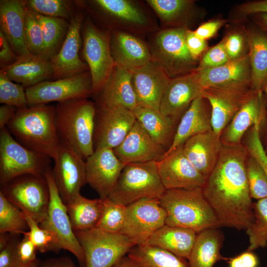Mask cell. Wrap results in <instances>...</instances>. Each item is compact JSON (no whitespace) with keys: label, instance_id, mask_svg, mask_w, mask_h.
I'll list each match as a JSON object with an SVG mask.
<instances>
[{"label":"cell","instance_id":"obj_1","mask_svg":"<svg viewBox=\"0 0 267 267\" xmlns=\"http://www.w3.org/2000/svg\"><path fill=\"white\" fill-rule=\"evenodd\" d=\"M248 155L241 143H222L217 164L202 187L221 226L246 230L254 221L246 173Z\"/></svg>","mask_w":267,"mask_h":267},{"label":"cell","instance_id":"obj_2","mask_svg":"<svg viewBox=\"0 0 267 267\" xmlns=\"http://www.w3.org/2000/svg\"><path fill=\"white\" fill-rule=\"evenodd\" d=\"M26 147L54 159L61 145L55 106L38 104L18 109L6 127Z\"/></svg>","mask_w":267,"mask_h":267},{"label":"cell","instance_id":"obj_3","mask_svg":"<svg viewBox=\"0 0 267 267\" xmlns=\"http://www.w3.org/2000/svg\"><path fill=\"white\" fill-rule=\"evenodd\" d=\"M55 109L61 144L86 159L94 151L95 105L87 98H81L58 102Z\"/></svg>","mask_w":267,"mask_h":267},{"label":"cell","instance_id":"obj_4","mask_svg":"<svg viewBox=\"0 0 267 267\" xmlns=\"http://www.w3.org/2000/svg\"><path fill=\"white\" fill-rule=\"evenodd\" d=\"M159 201L166 213L167 225L189 229L196 233L221 226L202 187L166 189Z\"/></svg>","mask_w":267,"mask_h":267},{"label":"cell","instance_id":"obj_5","mask_svg":"<svg viewBox=\"0 0 267 267\" xmlns=\"http://www.w3.org/2000/svg\"><path fill=\"white\" fill-rule=\"evenodd\" d=\"M157 161L126 164L108 196L125 206L143 199H159L165 191Z\"/></svg>","mask_w":267,"mask_h":267},{"label":"cell","instance_id":"obj_6","mask_svg":"<svg viewBox=\"0 0 267 267\" xmlns=\"http://www.w3.org/2000/svg\"><path fill=\"white\" fill-rule=\"evenodd\" d=\"M188 28L163 29L158 31L148 44L152 60L173 79L196 71L199 60L192 58L186 47L185 35Z\"/></svg>","mask_w":267,"mask_h":267},{"label":"cell","instance_id":"obj_7","mask_svg":"<svg viewBox=\"0 0 267 267\" xmlns=\"http://www.w3.org/2000/svg\"><path fill=\"white\" fill-rule=\"evenodd\" d=\"M51 159L21 144L6 127L0 130V186L24 175L44 176Z\"/></svg>","mask_w":267,"mask_h":267},{"label":"cell","instance_id":"obj_8","mask_svg":"<svg viewBox=\"0 0 267 267\" xmlns=\"http://www.w3.org/2000/svg\"><path fill=\"white\" fill-rule=\"evenodd\" d=\"M74 232L84 251V267H112L135 246L121 233L96 227Z\"/></svg>","mask_w":267,"mask_h":267},{"label":"cell","instance_id":"obj_9","mask_svg":"<svg viewBox=\"0 0 267 267\" xmlns=\"http://www.w3.org/2000/svg\"><path fill=\"white\" fill-rule=\"evenodd\" d=\"M0 191L10 203L38 223L46 219L50 195L44 175L17 177L0 186Z\"/></svg>","mask_w":267,"mask_h":267},{"label":"cell","instance_id":"obj_10","mask_svg":"<svg viewBox=\"0 0 267 267\" xmlns=\"http://www.w3.org/2000/svg\"><path fill=\"white\" fill-rule=\"evenodd\" d=\"M83 54L92 80V94H99L116 65L110 47V30H102L89 20L83 24Z\"/></svg>","mask_w":267,"mask_h":267},{"label":"cell","instance_id":"obj_11","mask_svg":"<svg viewBox=\"0 0 267 267\" xmlns=\"http://www.w3.org/2000/svg\"><path fill=\"white\" fill-rule=\"evenodd\" d=\"M29 106L81 98L92 94L89 71L52 81H45L25 89Z\"/></svg>","mask_w":267,"mask_h":267},{"label":"cell","instance_id":"obj_12","mask_svg":"<svg viewBox=\"0 0 267 267\" xmlns=\"http://www.w3.org/2000/svg\"><path fill=\"white\" fill-rule=\"evenodd\" d=\"M127 207L126 219L120 233L135 245L144 244L166 224V213L159 199H143Z\"/></svg>","mask_w":267,"mask_h":267},{"label":"cell","instance_id":"obj_13","mask_svg":"<svg viewBox=\"0 0 267 267\" xmlns=\"http://www.w3.org/2000/svg\"><path fill=\"white\" fill-rule=\"evenodd\" d=\"M50 195V201L46 219L40 225L52 231L58 238L62 249L70 252L84 267L85 255L68 216L67 207L63 202L55 185L51 168L45 173Z\"/></svg>","mask_w":267,"mask_h":267},{"label":"cell","instance_id":"obj_14","mask_svg":"<svg viewBox=\"0 0 267 267\" xmlns=\"http://www.w3.org/2000/svg\"><path fill=\"white\" fill-rule=\"evenodd\" d=\"M136 121L134 112L122 107L96 108L93 135L94 150L113 149L125 138Z\"/></svg>","mask_w":267,"mask_h":267},{"label":"cell","instance_id":"obj_15","mask_svg":"<svg viewBox=\"0 0 267 267\" xmlns=\"http://www.w3.org/2000/svg\"><path fill=\"white\" fill-rule=\"evenodd\" d=\"M52 175L63 202L66 205L80 194L86 183L85 161L74 151L61 144Z\"/></svg>","mask_w":267,"mask_h":267},{"label":"cell","instance_id":"obj_16","mask_svg":"<svg viewBox=\"0 0 267 267\" xmlns=\"http://www.w3.org/2000/svg\"><path fill=\"white\" fill-rule=\"evenodd\" d=\"M125 165L113 149H95L85 161L86 183L96 191L99 198H108Z\"/></svg>","mask_w":267,"mask_h":267},{"label":"cell","instance_id":"obj_17","mask_svg":"<svg viewBox=\"0 0 267 267\" xmlns=\"http://www.w3.org/2000/svg\"><path fill=\"white\" fill-rule=\"evenodd\" d=\"M68 31L59 51L50 60L53 78L58 80L88 71L87 64L80 58L81 30L83 16L80 13L71 16Z\"/></svg>","mask_w":267,"mask_h":267},{"label":"cell","instance_id":"obj_18","mask_svg":"<svg viewBox=\"0 0 267 267\" xmlns=\"http://www.w3.org/2000/svg\"><path fill=\"white\" fill-rule=\"evenodd\" d=\"M95 7L118 27L133 34L153 31L156 27L148 14L137 2L130 0H95Z\"/></svg>","mask_w":267,"mask_h":267},{"label":"cell","instance_id":"obj_19","mask_svg":"<svg viewBox=\"0 0 267 267\" xmlns=\"http://www.w3.org/2000/svg\"><path fill=\"white\" fill-rule=\"evenodd\" d=\"M255 91L252 89H204L202 96L208 101L211 107L213 132L221 137L235 115Z\"/></svg>","mask_w":267,"mask_h":267},{"label":"cell","instance_id":"obj_20","mask_svg":"<svg viewBox=\"0 0 267 267\" xmlns=\"http://www.w3.org/2000/svg\"><path fill=\"white\" fill-rule=\"evenodd\" d=\"M159 175L165 189L203 187L206 178L185 155L182 145L157 162Z\"/></svg>","mask_w":267,"mask_h":267},{"label":"cell","instance_id":"obj_21","mask_svg":"<svg viewBox=\"0 0 267 267\" xmlns=\"http://www.w3.org/2000/svg\"><path fill=\"white\" fill-rule=\"evenodd\" d=\"M203 89H233L251 88V72L248 54L214 68L195 71Z\"/></svg>","mask_w":267,"mask_h":267},{"label":"cell","instance_id":"obj_22","mask_svg":"<svg viewBox=\"0 0 267 267\" xmlns=\"http://www.w3.org/2000/svg\"><path fill=\"white\" fill-rule=\"evenodd\" d=\"M132 72V85L138 106L160 111L163 95L171 78L153 60Z\"/></svg>","mask_w":267,"mask_h":267},{"label":"cell","instance_id":"obj_23","mask_svg":"<svg viewBox=\"0 0 267 267\" xmlns=\"http://www.w3.org/2000/svg\"><path fill=\"white\" fill-rule=\"evenodd\" d=\"M203 91L195 72L171 79L163 95L159 111L176 121L195 99L202 96Z\"/></svg>","mask_w":267,"mask_h":267},{"label":"cell","instance_id":"obj_24","mask_svg":"<svg viewBox=\"0 0 267 267\" xmlns=\"http://www.w3.org/2000/svg\"><path fill=\"white\" fill-rule=\"evenodd\" d=\"M113 150L125 164L157 162L163 158L166 152L137 120L123 142Z\"/></svg>","mask_w":267,"mask_h":267},{"label":"cell","instance_id":"obj_25","mask_svg":"<svg viewBox=\"0 0 267 267\" xmlns=\"http://www.w3.org/2000/svg\"><path fill=\"white\" fill-rule=\"evenodd\" d=\"M110 31L111 54L116 66L133 72L152 60L148 44L139 37L127 32Z\"/></svg>","mask_w":267,"mask_h":267},{"label":"cell","instance_id":"obj_26","mask_svg":"<svg viewBox=\"0 0 267 267\" xmlns=\"http://www.w3.org/2000/svg\"><path fill=\"white\" fill-rule=\"evenodd\" d=\"M222 147L221 137L213 131L193 135L182 145L187 158L206 178L216 166Z\"/></svg>","mask_w":267,"mask_h":267},{"label":"cell","instance_id":"obj_27","mask_svg":"<svg viewBox=\"0 0 267 267\" xmlns=\"http://www.w3.org/2000/svg\"><path fill=\"white\" fill-rule=\"evenodd\" d=\"M26 1H0V30L18 57L30 54L25 39Z\"/></svg>","mask_w":267,"mask_h":267},{"label":"cell","instance_id":"obj_28","mask_svg":"<svg viewBox=\"0 0 267 267\" xmlns=\"http://www.w3.org/2000/svg\"><path fill=\"white\" fill-rule=\"evenodd\" d=\"M132 77V72L116 65L99 94V106L122 107L134 111L138 105Z\"/></svg>","mask_w":267,"mask_h":267},{"label":"cell","instance_id":"obj_29","mask_svg":"<svg viewBox=\"0 0 267 267\" xmlns=\"http://www.w3.org/2000/svg\"><path fill=\"white\" fill-rule=\"evenodd\" d=\"M0 72L26 89L53 77L50 61L31 53L18 57L14 63L1 69Z\"/></svg>","mask_w":267,"mask_h":267},{"label":"cell","instance_id":"obj_30","mask_svg":"<svg viewBox=\"0 0 267 267\" xmlns=\"http://www.w3.org/2000/svg\"><path fill=\"white\" fill-rule=\"evenodd\" d=\"M205 100L203 96L195 99L181 116L173 142L164 157L181 146L192 136L212 131L211 116L208 113Z\"/></svg>","mask_w":267,"mask_h":267},{"label":"cell","instance_id":"obj_31","mask_svg":"<svg viewBox=\"0 0 267 267\" xmlns=\"http://www.w3.org/2000/svg\"><path fill=\"white\" fill-rule=\"evenodd\" d=\"M263 92L256 91L235 115L221 135L222 143L240 144L245 133L260 122L265 111Z\"/></svg>","mask_w":267,"mask_h":267},{"label":"cell","instance_id":"obj_32","mask_svg":"<svg viewBox=\"0 0 267 267\" xmlns=\"http://www.w3.org/2000/svg\"><path fill=\"white\" fill-rule=\"evenodd\" d=\"M197 233L189 229L167 224L154 232L145 244L168 251L188 260Z\"/></svg>","mask_w":267,"mask_h":267},{"label":"cell","instance_id":"obj_33","mask_svg":"<svg viewBox=\"0 0 267 267\" xmlns=\"http://www.w3.org/2000/svg\"><path fill=\"white\" fill-rule=\"evenodd\" d=\"M224 240L223 234L218 228L203 230L197 233L196 238L188 262L190 267H213L222 260L229 258L220 252Z\"/></svg>","mask_w":267,"mask_h":267},{"label":"cell","instance_id":"obj_34","mask_svg":"<svg viewBox=\"0 0 267 267\" xmlns=\"http://www.w3.org/2000/svg\"><path fill=\"white\" fill-rule=\"evenodd\" d=\"M136 120L158 144L167 151L175 134L176 121L163 115L159 111L139 106L133 111Z\"/></svg>","mask_w":267,"mask_h":267},{"label":"cell","instance_id":"obj_35","mask_svg":"<svg viewBox=\"0 0 267 267\" xmlns=\"http://www.w3.org/2000/svg\"><path fill=\"white\" fill-rule=\"evenodd\" d=\"M251 72V88L262 90L267 78V32L252 29L246 33Z\"/></svg>","mask_w":267,"mask_h":267},{"label":"cell","instance_id":"obj_36","mask_svg":"<svg viewBox=\"0 0 267 267\" xmlns=\"http://www.w3.org/2000/svg\"><path fill=\"white\" fill-rule=\"evenodd\" d=\"M66 206L73 230H85L95 227L101 214L102 200L88 199L80 194Z\"/></svg>","mask_w":267,"mask_h":267},{"label":"cell","instance_id":"obj_37","mask_svg":"<svg viewBox=\"0 0 267 267\" xmlns=\"http://www.w3.org/2000/svg\"><path fill=\"white\" fill-rule=\"evenodd\" d=\"M127 255L138 267H190L186 259L147 244L134 246Z\"/></svg>","mask_w":267,"mask_h":267},{"label":"cell","instance_id":"obj_38","mask_svg":"<svg viewBox=\"0 0 267 267\" xmlns=\"http://www.w3.org/2000/svg\"><path fill=\"white\" fill-rule=\"evenodd\" d=\"M164 29L186 27L184 23L189 18L194 1L190 0H147Z\"/></svg>","mask_w":267,"mask_h":267},{"label":"cell","instance_id":"obj_39","mask_svg":"<svg viewBox=\"0 0 267 267\" xmlns=\"http://www.w3.org/2000/svg\"><path fill=\"white\" fill-rule=\"evenodd\" d=\"M33 11L43 32L44 50L42 57L49 60L60 49L69 24L64 19L45 16Z\"/></svg>","mask_w":267,"mask_h":267},{"label":"cell","instance_id":"obj_40","mask_svg":"<svg viewBox=\"0 0 267 267\" xmlns=\"http://www.w3.org/2000/svg\"><path fill=\"white\" fill-rule=\"evenodd\" d=\"M254 221L246 230L249 238L248 251L267 246V198L253 203Z\"/></svg>","mask_w":267,"mask_h":267},{"label":"cell","instance_id":"obj_41","mask_svg":"<svg viewBox=\"0 0 267 267\" xmlns=\"http://www.w3.org/2000/svg\"><path fill=\"white\" fill-rule=\"evenodd\" d=\"M28 229L25 214L10 203L0 191V233L23 234Z\"/></svg>","mask_w":267,"mask_h":267},{"label":"cell","instance_id":"obj_42","mask_svg":"<svg viewBox=\"0 0 267 267\" xmlns=\"http://www.w3.org/2000/svg\"><path fill=\"white\" fill-rule=\"evenodd\" d=\"M102 200V212L95 227L109 232L120 233L126 219L127 207L108 198Z\"/></svg>","mask_w":267,"mask_h":267},{"label":"cell","instance_id":"obj_43","mask_svg":"<svg viewBox=\"0 0 267 267\" xmlns=\"http://www.w3.org/2000/svg\"><path fill=\"white\" fill-rule=\"evenodd\" d=\"M25 215L29 227V231L26 233L37 251L41 253L52 251L57 253L62 249L58 238L52 231L41 227L31 217L26 214Z\"/></svg>","mask_w":267,"mask_h":267},{"label":"cell","instance_id":"obj_44","mask_svg":"<svg viewBox=\"0 0 267 267\" xmlns=\"http://www.w3.org/2000/svg\"><path fill=\"white\" fill-rule=\"evenodd\" d=\"M25 39L30 53L42 57L44 50L42 30L33 11L27 6L25 17Z\"/></svg>","mask_w":267,"mask_h":267},{"label":"cell","instance_id":"obj_45","mask_svg":"<svg viewBox=\"0 0 267 267\" xmlns=\"http://www.w3.org/2000/svg\"><path fill=\"white\" fill-rule=\"evenodd\" d=\"M246 173L251 198L257 200L267 198V175L260 164L249 155L246 161Z\"/></svg>","mask_w":267,"mask_h":267},{"label":"cell","instance_id":"obj_46","mask_svg":"<svg viewBox=\"0 0 267 267\" xmlns=\"http://www.w3.org/2000/svg\"><path fill=\"white\" fill-rule=\"evenodd\" d=\"M0 103L18 109L29 106L24 87L14 83L1 72H0Z\"/></svg>","mask_w":267,"mask_h":267},{"label":"cell","instance_id":"obj_47","mask_svg":"<svg viewBox=\"0 0 267 267\" xmlns=\"http://www.w3.org/2000/svg\"><path fill=\"white\" fill-rule=\"evenodd\" d=\"M26 6L44 16L68 18L70 16L71 6L70 1L64 0H29Z\"/></svg>","mask_w":267,"mask_h":267},{"label":"cell","instance_id":"obj_48","mask_svg":"<svg viewBox=\"0 0 267 267\" xmlns=\"http://www.w3.org/2000/svg\"><path fill=\"white\" fill-rule=\"evenodd\" d=\"M260 122L256 123L251 128L247 135L245 147L249 155L260 164L267 175V154L260 137Z\"/></svg>","mask_w":267,"mask_h":267},{"label":"cell","instance_id":"obj_49","mask_svg":"<svg viewBox=\"0 0 267 267\" xmlns=\"http://www.w3.org/2000/svg\"><path fill=\"white\" fill-rule=\"evenodd\" d=\"M230 60L226 51L223 39L219 43L207 50L202 55L196 71L222 66Z\"/></svg>","mask_w":267,"mask_h":267},{"label":"cell","instance_id":"obj_50","mask_svg":"<svg viewBox=\"0 0 267 267\" xmlns=\"http://www.w3.org/2000/svg\"><path fill=\"white\" fill-rule=\"evenodd\" d=\"M8 233H0V267H19L17 253L19 241Z\"/></svg>","mask_w":267,"mask_h":267},{"label":"cell","instance_id":"obj_51","mask_svg":"<svg viewBox=\"0 0 267 267\" xmlns=\"http://www.w3.org/2000/svg\"><path fill=\"white\" fill-rule=\"evenodd\" d=\"M224 46L230 60L238 59L247 54L244 53L245 47L248 46L247 36L245 39L239 32H232L224 39Z\"/></svg>","mask_w":267,"mask_h":267},{"label":"cell","instance_id":"obj_52","mask_svg":"<svg viewBox=\"0 0 267 267\" xmlns=\"http://www.w3.org/2000/svg\"><path fill=\"white\" fill-rule=\"evenodd\" d=\"M23 235L22 239L17 245V253L19 267H27L38 260L37 250L26 232Z\"/></svg>","mask_w":267,"mask_h":267},{"label":"cell","instance_id":"obj_53","mask_svg":"<svg viewBox=\"0 0 267 267\" xmlns=\"http://www.w3.org/2000/svg\"><path fill=\"white\" fill-rule=\"evenodd\" d=\"M185 41L192 58L199 60L200 57L207 50L208 44L206 41L197 36L194 31L187 29L185 35Z\"/></svg>","mask_w":267,"mask_h":267},{"label":"cell","instance_id":"obj_54","mask_svg":"<svg viewBox=\"0 0 267 267\" xmlns=\"http://www.w3.org/2000/svg\"><path fill=\"white\" fill-rule=\"evenodd\" d=\"M18 57L5 36L0 30V63L1 69L14 63Z\"/></svg>","mask_w":267,"mask_h":267},{"label":"cell","instance_id":"obj_55","mask_svg":"<svg viewBox=\"0 0 267 267\" xmlns=\"http://www.w3.org/2000/svg\"><path fill=\"white\" fill-rule=\"evenodd\" d=\"M229 267H258L259 260L253 251L243 252L228 260Z\"/></svg>","mask_w":267,"mask_h":267},{"label":"cell","instance_id":"obj_56","mask_svg":"<svg viewBox=\"0 0 267 267\" xmlns=\"http://www.w3.org/2000/svg\"><path fill=\"white\" fill-rule=\"evenodd\" d=\"M224 23L222 20L210 21L200 25L194 31L197 36L206 41L214 37Z\"/></svg>","mask_w":267,"mask_h":267},{"label":"cell","instance_id":"obj_57","mask_svg":"<svg viewBox=\"0 0 267 267\" xmlns=\"http://www.w3.org/2000/svg\"><path fill=\"white\" fill-rule=\"evenodd\" d=\"M241 12L245 15L267 13V0H254L246 2L240 6Z\"/></svg>","mask_w":267,"mask_h":267},{"label":"cell","instance_id":"obj_58","mask_svg":"<svg viewBox=\"0 0 267 267\" xmlns=\"http://www.w3.org/2000/svg\"><path fill=\"white\" fill-rule=\"evenodd\" d=\"M39 267H77L68 257L51 258L39 263Z\"/></svg>","mask_w":267,"mask_h":267},{"label":"cell","instance_id":"obj_59","mask_svg":"<svg viewBox=\"0 0 267 267\" xmlns=\"http://www.w3.org/2000/svg\"><path fill=\"white\" fill-rule=\"evenodd\" d=\"M18 108L11 105L2 104L0 107V130L6 127L15 116Z\"/></svg>","mask_w":267,"mask_h":267},{"label":"cell","instance_id":"obj_60","mask_svg":"<svg viewBox=\"0 0 267 267\" xmlns=\"http://www.w3.org/2000/svg\"><path fill=\"white\" fill-rule=\"evenodd\" d=\"M112 267H138V266L127 255L121 258Z\"/></svg>","mask_w":267,"mask_h":267},{"label":"cell","instance_id":"obj_61","mask_svg":"<svg viewBox=\"0 0 267 267\" xmlns=\"http://www.w3.org/2000/svg\"><path fill=\"white\" fill-rule=\"evenodd\" d=\"M255 14L258 15V24L262 29L267 32V13H259Z\"/></svg>","mask_w":267,"mask_h":267},{"label":"cell","instance_id":"obj_62","mask_svg":"<svg viewBox=\"0 0 267 267\" xmlns=\"http://www.w3.org/2000/svg\"><path fill=\"white\" fill-rule=\"evenodd\" d=\"M262 91L265 92L267 97V78L262 88Z\"/></svg>","mask_w":267,"mask_h":267},{"label":"cell","instance_id":"obj_63","mask_svg":"<svg viewBox=\"0 0 267 267\" xmlns=\"http://www.w3.org/2000/svg\"><path fill=\"white\" fill-rule=\"evenodd\" d=\"M39 263H40V262L38 260L35 262H34L33 264H32L30 266H29L28 267H39Z\"/></svg>","mask_w":267,"mask_h":267},{"label":"cell","instance_id":"obj_64","mask_svg":"<svg viewBox=\"0 0 267 267\" xmlns=\"http://www.w3.org/2000/svg\"><path fill=\"white\" fill-rule=\"evenodd\" d=\"M265 150H266V153L267 154V148H266V149Z\"/></svg>","mask_w":267,"mask_h":267}]
</instances>
